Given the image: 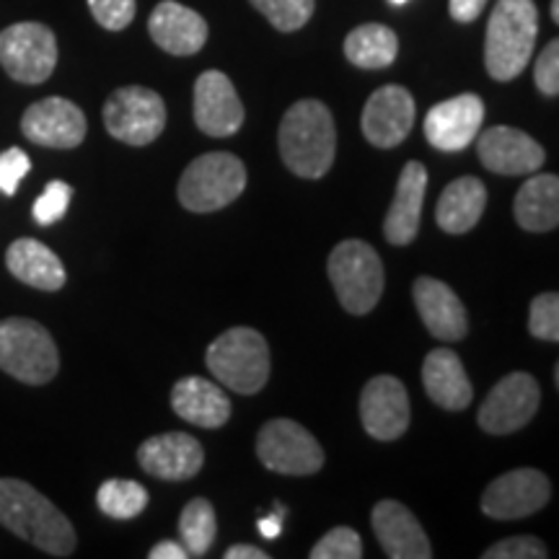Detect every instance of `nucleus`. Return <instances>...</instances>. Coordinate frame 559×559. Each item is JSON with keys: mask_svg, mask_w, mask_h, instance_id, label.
Returning a JSON list of instances; mask_svg holds the SVG:
<instances>
[{"mask_svg": "<svg viewBox=\"0 0 559 559\" xmlns=\"http://www.w3.org/2000/svg\"><path fill=\"white\" fill-rule=\"evenodd\" d=\"M412 296H415L419 319L425 321L432 337L443 342H459L466 337V332H469L466 309L443 280L417 277Z\"/></svg>", "mask_w": 559, "mask_h": 559, "instance_id": "412c9836", "label": "nucleus"}, {"mask_svg": "<svg viewBox=\"0 0 559 559\" xmlns=\"http://www.w3.org/2000/svg\"><path fill=\"white\" fill-rule=\"evenodd\" d=\"M425 190H428V171L419 160H409L400 174L394 202H391L386 221H383V236H386L389 243L407 247L417 239Z\"/></svg>", "mask_w": 559, "mask_h": 559, "instance_id": "5701e85b", "label": "nucleus"}, {"mask_svg": "<svg viewBox=\"0 0 559 559\" xmlns=\"http://www.w3.org/2000/svg\"><path fill=\"white\" fill-rule=\"evenodd\" d=\"M485 559H547V544L536 536H513V539L498 542L485 549Z\"/></svg>", "mask_w": 559, "mask_h": 559, "instance_id": "e433bc0d", "label": "nucleus"}, {"mask_svg": "<svg viewBox=\"0 0 559 559\" xmlns=\"http://www.w3.org/2000/svg\"><path fill=\"white\" fill-rule=\"evenodd\" d=\"M362 428L376 440H396L409 428L407 389L394 376H376L360 394Z\"/></svg>", "mask_w": 559, "mask_h": 559, "instance_id": "2eb2a0df", "label": "nucleus"}, {"mask_svg": "<svg viewBox=\"0 0 559 559\" xmlns=\"http://www.w3.org/2000/svg\"><path fill=\"white\" fill-rule=\"evenodd\" d=\"M179 536L181 547L190 551V557H205L207 549L213 547L215 536H218V521H215V510L205 498H194L181 510Z\"/></svg>", "mask_w": 559, "mask_h": 559, "instance_id": "c756f323", "label": "nucleus"}, {"mask_svg": "<svg viewBox=\"0 0 559 559\" xmlns=\"http://www.w3.org/2000/svg\"><path fill=\"white\" fill-rule=\"evenodd\" d=\"M226 559H267V551L249 547V544H236V547L226 549Z\"/></svg>", "mask_w": 559, "mask_h": 559, "instance_id": "37998d69", "label": "nucleus"}, {"mask_svg": "<svg viewBox=\"0 0 559 559\" xmlns=\"http://www.w3.org/2000/svg\"><path fill=\"white\" fill-rule=\"evenodd\" d=\"M485 5H487V0H451L449 11H451L453 21L472 24V21H477L481 16Z\"/></svg>", "mask_w": 559, "mask_h": 559, "instance_id": "ea45409f", "label": "nucleus"}, {"mask_svg": "<svg viewBox=\"0 0 559 559\" xmlns=\"http://www.w3.org/2000/svg\"><path fill=\"white\" fill-rule=\"evenodd\" d=\"M477 156L487 171L500 177H523V174L539 171L547 160V153L534 138L523 130L489 128L477 140Z\"/></svg>", "mask_w": 559, "mask_h": 559, "instance_id": "dca6fc26", "label": "nucleus"}, {"mask_svg": "<svg viewBox=\"0 0 559 559\" xmlns=\"http://www.w3.org/2000/svg\"><path fill=\"white\" fill-rule=\"evenodd\" d=\"M257 11L275 26L277 32H298L309 24L317 0H251Z\"/></svg>", "mask_w": 559, "mask_h": 559, "instance_id": "2f4dec72", "label": "nucleus"}, {"mask_svg": "<svg viewBox=\"0 0 559 559\" xmlns=\"http://www.w3.org/2000/svg\"><path fill=\"white\" fill-rule=\"evenodd\" d=\"M148 32L160 50L177 55V58H187V55L200 52L205 47L207 21L177 0H164L151 13Z\"/></svg>", "mask_w": 559, "mask_h": 559, "instance_id": "4be33fe9", "label": "nucleus"}, {"mask_svg": "<svg viewBox=\"0 0 559 559\" xmlns=\"http://www.w3.org/2000/svg\"><path fill=\"white\" fill-rule=\"evenodd\" d=\"M423 383L425 391L438 407L459 412L466 409L474 400V391L466 376L464 362L453 349L438 347L423 362Z\"/></svg>", "mask_w": 559, "mask_h": 559, "instance_id": "393cba45", "label": "nucleus"}, {"mask_svg": "<svg viewBox=\"0 0 559 559\" xmlns=\"http://www.w3.org/2000/svg\"><path fill=\"white\" fill-rule=\"evenodd\" d=\"M60 355L45 326L32 319L0 321V370L21 383L52 381L58 376Z\"/></svg>", "mask_w": 559, "mask_h": 559, "instance_id": "423d86ee", "label": "nucleus"}, {"mask_svg": "<svg viewBox=\"0 0 559 559\" xmlns=\"http://www.w3.org/2000/svg\"><path fill=\"white\" fill-rule=\"evenodd\" d=\"M534 81L544 96H551V99H555L559 94V41L557 39H551L549 45L544 47L539 60H536Z\"/></svg>", "mask_w": 559, "mask_h": 559, "instance_id": "58836bf2", "label": "nucleus"}, {"mask_svg": "<svg viewBox=\"0 0 559 559\" xmlns=\"http://www.w3.org/2000/svg\"><path fill=\"white\" fill-rule=\"evenodd\" d=\"M415 124V99L404 86H383L370 94L360 128L376 148H396Z\"/></svg>", "mask_w": 559, "mask_h": 559, "instance_id": "a211bd4d", "label": "nucleus"}, {"mask_svg": "<svg viewBox=\"0 0 559 559\" xmlns=\"http://www.w3.org/2000/svg\"><path fill=\"white\" fill-rule=\"evenodd\" d=\"M5 267L21 283L37 290H60L66 285V267L50 247L37 239H16L5 251Z\"/></svg>", "mask_w": 559, "mask_h": 559, "instance_id": "a878e982", "label": "nucleus"}, {"mask_svg": "<svg viewBox=\"0 0 559 559\" xmlns=\"http://www.w3.org/2000/svg\"><path fill=\"white\" fill-rule=\"evenodd\" d=\"M389 3L391 5H404V3H407V0H389Z\"/></svg>", "mask_w": 559, "mask_h": 559, "instance_id": "a18cd8bd", "label": "nucleus"}, {"mask_svg": "<svg viewBox=\"0 0 559 559\" xmlns=\"http://www.w3.org/2000/svg\"><path fill=\"white\" fill-rule=\"evenodd\" d=\"M0 66L13 81L45 83L58 66V39L37 21H21L0 32Z\"/></svg>", "mask_w": 559, "mask_h": 559, "instance_id": "6e6552de", "label": "nucleus"}, {"mask_svg": "<svg viewBox=\"0 0 559 559\" xmlns=\"http://www.w3.org/2000/svg\"><path fill=\"white\" fill-rule=\"evenodd\" d=\"M376 539L391 559H430V539L409 508L396 500H381L370 515Z\"/></svg>", "mask_w": 559, "mask_h": 559, "instance_id": "aec40b11", "label": "nucleus"}, {"mask_svg": "<svg viewBox=\"0 0 559 559\" xmlns=\"http://www.w3.org/2000/svg\"><path fill=\"white\" fill-rule=\"evenodd\" d=\"M104 128L128 145H148L166 128V104L151 88H117L104 104Z\"/></svg>", "mask_w": 559, "mask_h": 559, "instance_id": "1a4fd4ad", "label": "nucleus"}, {"mask_svg": "<svg viewBox=\"0 0 559 559\" xmlns=\"http://www.w3.org/2000/svg\"><path fill=\"white\" fill-rule=\"evenodd\" d=\"M171 407L181 419L198 425V428H223L230 417V400L218 383L187 376L174 383Z\"/></svg>", "mask_w": 559, "mask_h": 559, "instance_id": "b1692460", "label": "nucleus"}, {"mask_svg": "<svg viewBox=\"0 0 559 559\" xmlns=\"http://www.w3.org/2000/svg\"><path fill=\"white\" fill-rule=\"evenodd\" d=\"M257 456L270 472L306 477L324 466L319 440L293 419H270L257 436Z\"/></svg>", "mask_w": 559, "mask_h": 559, "instance_id": "9d476101", "label": "nucleus"}, {"mask_svg": "<svg viewBox=\"0 0 559 559\" xmlns=\"http://www.w3.org/2000/svg\"><path fill=\"white\" fill-rule=\"evenodd\" d=\"M551 21L559 24V0H551Z\"/></svg>", "mask_w": 559, "mask_h": 559, "instance_id": "c03bdc74", "label": "nucleus"}, {"mask_svg": "<svg viewBox=\"0 0 559 559\" xmlns=\"http://www.w3.org/2000/svg\"><path fill=\"white\" fill-rule=\"evenodd\" d=\"M280 156L304 179H321L337 156V128L332 111L317 99L296 102L277 130Z\"/></svg>", "mask_w": 559, "mask_h": 559, "instance_id": "f03ea898", "label": "nucleus"}, {"mask_svg": "<svg viewBox=\"0 0 559 559\" xmlns=\"http://www.w3.org/2000/svg\"><path fill=\"white\" fill-rule=\"evenodd\" d=\"M487 207V190L477 177H461L451 181L440 194L436 207L438 226L451 236H461L477 226Z\"/></svg>", "mask_w": 559, "mask_h": 559, "instance_id": "bb28decb", "label": "nucleus"}, {"mask_svg": "<svg viewBox=\"0 0 559 559\" xmlns=\"http://www.w3.org/2000/svg\"><path fill=\"white\" fill-rule=\"evenodd\" d=\"M86 115L79 104L62 99V96H50V99L32 104L21 117V132L41 148H75L86 138Z\"/></svg>", "mask_w": 559, "mask_h": 559, "instance_id": "ddd939ff", "label": "nucleus"}, {"mask_svg": "<svg viewBox=\"0 0 559 559\" xmlns=\"http://www.w3.org/2000/svg\"><path fill=\"white\" fill-rule=\"evenodd\" d=\"M542 404V389L534 376L510 373L495 383L479 407V428L489 436H508L521 430L536 415Z\"/></svg>", "mask_w": 559, "mask_h": 559, "instance_id": "9b49d317", "label": "nucleus"}, {"mask_svg": "<svg viewBox=\"0 0 559 559\" xmlns=\"http://www.w3.org/2000/svg\"><path fill=\"white\" fill-rule=\"evenodd\" d=\"M32 171V160L21 148H9L0 153V194L13 198L26 174Z\"/></svg>", "mask_w": 559, "mask_h": 559, "instance_id": "4c0bfd02", "label": "nucleus"}, {"mask_svg": "<svg viewBox=\"0 0 559 559\" xmlns=\"http://www.w3.org/2000/svg\"><path fill=\"white\" fill-rule=\"evenodd\" d=\"M0 526L52 557H70L79 544L66 515L21 479H0Z\"/></svg>", "mask_w": 559, "mask_h": 559, "instance_id": "f257e3e1", "label": "nucleus"}, {"mask_svg": "<svg viewBox=\"0 0 559 559\" xmlns=\"http://www.w3.org/2000/svg\"><path fill=\"white\" fill-rule=\"evenodd\" d=\"M70 198H73V187L60 179L50 181V185L45 187V192L37 198V202H34V221H37L39 226H52V223H58L62 215L68 213Z\"/></svg>", "mask_w": 559, "mask_h": 559, "instance_id": "f704fd0d", "label": "nucleus"}, {"mask_svg": "<svg viewBox=\"0 0 559 559\" xmlns=\"http://www.w3.org/2000/svg\"><path fill=\"white\" fill-rule=\"evenodd\" d=\"M330 280L340 304L349 313L362 317L373 311L383 293V262L370 243L347 239L330 254Z\"/></svg>", "mask_w": 559, "mask_h": 559, "instance_id": "39448f33", "label": "nucleus"}, {"mask_svg": "<svg viewBox=\"0 0 559 559\" xmlns=\"http://www.w3.org/2000/svg\"><path fill=\"white\" fill-rule=\"evenodd\" d=\"M96 502L109 519L130 521L148 508V489L132 479H107L96 492Z\"/></svg>", "mask_w": 559, "mask_h": 559, "instance_id": "7c9ffc66", "label": "nucleus"}, {"mask_svg": "<svg viewBox=\"0 0 559 559\" xmlns=\"http://www.w3.org/2000/svg\"><path fill=\"white\" fill-rule=\"evenodd\" d=\"M140 469L151 477L164 481H185L192 479L202 469V445L198 438L187 436V432H164V436H153L138 449Z\"/></svg>", "mask_w": 559, "mask_h": 559, "instance_id": "6ab92c4d", "label": "nucleus"}, {"mask_svg": "<svg viewBox=\"0 0 559 559\" xmlns=\"http://www.w3.org/2000/svg\"><path fill=\"white\" fill-rule=\"evenodd\" d=\"M485 120V102L477 94H461L440 102L425 117V138L432 148L459 153L469 148Z\"/></svg>", "mask_w": 559, "mask_h": 559, "instance_id": "4468645a", "label": "nucleus"}, {"mask_svg": "<svg viewBox=\"0 0 559 559\" xmlns=\"http://www.w3.org/2000/svg\"><path fill=\"white\" fill-rule=\"evenodd\" d=\"M345 55L355 68L381 70L389 68L400 55V37L383 24H362L345 39Z\"/></svg>", "mask_w": 559, "mask_h": 559, "instance_id": "c85d7f7f", "label": "nucleus"}, {"mask_svg": "<svg viewBox=\"0 0 559 559\" xmlns=\"http://www.w3.org/2000/svg\"><path fill=\"white\" fill-rule=\"evenodd\" d=\"M283 519H285V508L277 502L275 510H272V515L260 519V523H257L264 539H277V536L283 534Z\"/></svg>", "mask_w": 559, "mask_h": 559, "instance_id": "a19ab883", "label": "nucleus"}, {"mask_svg": "<svg viewBox=\"0 0 559 559\" xmlns=\"http://www.w3.org/2000/svg\"><path fill=\"white\" fill-rule=\"evenodd\" d=\"M362 539L358 531L349 526H337L330 534L321 536L317 547L311 549V559H360Z\"/></svg>", "mask_w": 559, "mask_h": 559, "instance_id": "72a5a7b5", "label": "nucleus"}, {"mask_svg": "<svg viewBox=\"0 0 559 559\" xmlns=\"http://www.w3.org/2000/svg\"><path fill=\"white\" fill-rule=\"evenodd\" d=\"M539 34L534 0H498L489 13L485 68L495 81H513L528 66Z\"/></svg>", "mask_w": 559, "mask_h": 559, "instance_id": "7ed1b4c3", "label": "nucleus"}, {"mask_svg": "<svg viewBox=\"0 0 559 559\" xmlns=\"http://www.w3.org/2000/svg\"><path fill=\"white\" fill-rule=\"evenodd\" d=\"M515 221L531 234H547L559 226V179L555 174L528 177L515 194Z\"/></svg>", "mask_w": 559, "mask_h": 559, "instance_id": "cd10ccee", "label": "nucleus"}, {"mask_svg": "<svg viewBox=\"0 0 559 559\" xmlns=\"http://www.w3.org/2000/svg\"><path fill=\"white\" fill-rule=\"evenodd\" d=\"M205 362L215 381L239 394H257L270 379L267 340L251 326H234L210 342Z\"/></svg>", "mask_w": 559, "mask_h": 559, "instance_id": "20e7f679", "label": "nucleus"}, {"mask_svg": "<svg viewBox=\"0 0 559 559\" xmlns=\"http://www.w3.org/2000/svg\"><path fill=\"white\" fill-rule=\"evenodd\" d=\"M148 557L151 559H187V557H190V551H187L177 542H158L156 547L151 549Z\"/></svg>", "mask_w": 559, "mask_h": 559, "instance_id": "79ce46f5", "label": "nucleus"}, {"mask_svg": "<svg viewBox=\"0 0 559 559\" xmlns=\"http://www.w3.org/2000/svg\"><path fill=\"white\" fill-rule=\"evenodd\" d=\"M528 332L536 340L557 342L559 340V296L557 293H542L531 300Z\"/></svg>", "mask_w": 559, "mask_h": 559, "instance_id": "473e14b6", "label": "nucleus"}, {"mask_svg": "<svg viewBox=\"0 0 559 559\" xmlns=\"http://www.w3.org/2000/svg\"><path fill=\"white\" fill-rule=\"evenodd\" d=\"M247 187V166L234 153L218 151L194 158L179 179V202L192 213H215Z\"/></svg>", "mask_w": 559, "mask_h": 559, "instance_id": "0eeeda50", "label": "nucleus"}, {"mask_svg": "<svg viewBox=\"0 0 559 559\" xmlns=\"http://www.w3.org/2000/svg\"><path fill=\"white\" fill-rule=\"evenodd\" d=\"M551 498L549 479L536 469L502 474L481 495V510L495 521H519L539 513Z\"/></svg>", "mask_w": 559, "mask_h": 559, "instance_id": "f8f14e48", "label": "nucleus"}, {"mask_svg": "<svg viewBox=\"0 0 559 559\" xmlns=\"http://www.w3.org/2000/svg\"><path fill=\"white\" fill-rule=\"evenodd\" d=\"M91 16L99 21L107 32L128 29L135 19V0H88Z\"/></svg>", "mask_w": 559, "mask_h": 559, "instance_id": "c9c22d12", "label": "nucleus"}, {"mask_svg": "<svg viewBox=\"0 0 559 559\" xmlns=\"http://www.w3.org/2000/svg\"><path fill=\"white\" fill-rule=\"evenodd\" d=\"M194 122L210 138H228L241 130L243 104L221 70H205L194 83Z\"/></svg>", "mask_w": 559, "mask_h": 559, "instance_id": "f3484780", "label": "nucleus"}]
</instances>
